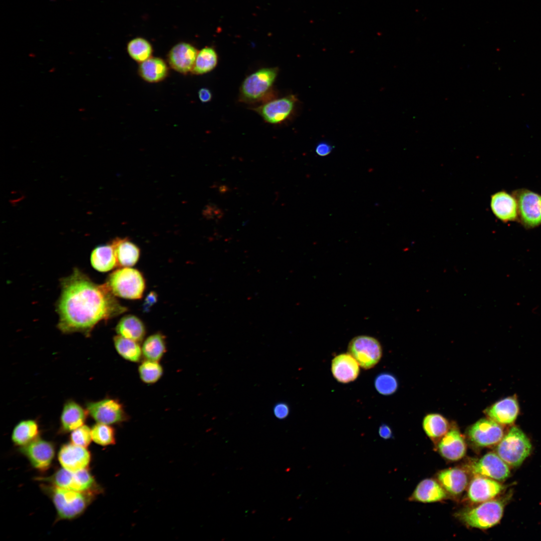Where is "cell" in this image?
<instances>
[{
	"label": "cell",
	"instance_id": "1f68e13d",
	"mask_svg": "<svg viewBox=\"0 0 541 541\" xmlns=\"http://www.w3.org/2000/svg\"><path fill=\"white\" fill-rule=\"evenodd\" d=\"M141 347L146 359L159 361L166 352L165 337L161 333L151 335L145 339Z\"/></svg>",
	"mask_w": 541,
	"mask_h": 541
},
{
	"label": "cell",
	"instance_id": "7c38bea8",
	"mask_svg": "<svg viewBox=\"0 0 541 541\" xmlns=\"http://www.w3.org/2000/svg\"><path fill=\"white\" fill-rule=\"evenodd\" d=\"M467 434L473 444L482 447L498 444L504 436L500 424L486 418L480 419L470 426Z\"/></svg>",
	"mask_w": 541,
	"mask_h": 541
},
{
	"label": "cell",
	"instance_id": "30bf717a",
	"mask_svg": "<svg viewBox=\"0 0 541 541\" xmlns=\"http://www.w3.org/2000/svg\"><path fill=\"white\" fill-rule=\"evenodd\" d=\"M88 414L97 422L109 425L119 424L128 419L123 404L118 400L105 398L86 404Z\"/></svg>",
	"mask_w": 541,
	"mask_h": 541
},
{
	"label": "cell",
	"instance_id": "8d00e7d4",
	"mask_svg": "<svg viewBox=\"0 0 541 541\" xmlns=\"http://www.w3.org/2000/svg\"><path fill=\"white\" fill-rule=\"evenodd\" d=\"M374 384L377 391L384 395H389L395 392L398 385L396 378L387 373H381L377 376Z\"/></svg>",
	"mask_w": 541,
	"mask_h": 541
},
{
	"label": "cell",
	"instance_id": "8992f818",
	"mask_svg": "<svg viewBox=\"0 0 541 541\" xmlns=\"http://www.w3.org/2000/svg\"><path fill=\"white\" fill-rule=\"evenodd\" d=\"M279 73L277 67L259 69L243 81L240 87L241 102L252 103L260 101L268 94Z\"/></svg>",
	"mask_w": 541,
	"mask_h": 541
},
{
	"label": "cell",
	"instance_id": "f1b7e54d",
	"mask_svg": "<svg viewBox=\"0 0 541 541\" xmlns=\"http://www.w3.org/2000/svg\"><path fill=\"white\" fill-rule=\"evenodd\" d=\"M39 433V425L36 420H22L14 427L12 440L15 445L22 447L38 438Z\"/></svg>",
	"mask_w": 541,
	"mask_h": 541
},
{
	"label": "cell",
	"instance_id": "b9f144b4",
	"mask_svg": "<svg viewBox=\"0 0 541 541\" xmlns=\"http://www.w3.org/2000/svg\"><path fill=\"white\" fill-rule=\"evenodd\" d=\"M198 96L201 102L207 103L210 101L212 98V94L210 91L206 88H202L199 90Z\"/></svg>",
	"mask_w": 541,
	"mask_h": 541
},
{
	"label": "cell",
	"instance_id": "9c48e42d",
	"mask_svg": "<svg viewBox=\"0 0 541 541\" xmlns=\"http://www.w3.org/2000/svg\"><path fill=\"white\" fill-rule=\"evenodd\" d=\"M517 204L518 216L526 228L541 224V195L526 189H519L512 194Z\"/></svg>",
	"mask_w": 541,
	"mask_h": 541
},
{
	"label": "cell",
	"instance_id": "f546056e",
	"mask_svg": "<svg viewBox=\"0 0 541 541\" xmlns=\"http://www.w3.org/2000/svg\"><path fill=\"white\" fill-rule=\"evenodd\" d=\"M422 425L425 433L434 441L438 442L450 429L447 419L436 413L427 415Z\"/></svg>",
	"mask_w": 541,
	"mask_h": 541
},
{
	"label": "cell",
	"instance_id": "9a60e30c",
	"mask_svg": "<svg viewBox=\"0 0 541 541\" xmlns=\"http://www.w3.org/2000/svg\"><path fill=\"white\" fill-rule=\"evenodd\" d=\"M503 489L502 484L495 480L474 475L467 487V497L472 503H481L492 499Z\"/></svg>",
	"mask_w": 541,
	"mask_h": 541
},
{
	"label": "cell",
	"instance_id": "7bdbcfd3",
	"mask_svg": "<svg viewBox=\"0 0 541 541\" xmlns=\"http://www.w3.org/2000/svg\"><path fill=\"white\" fill-rule=\"evenodd\" d=\"M156 294L154 292H151L146 299L145 305L147 307L151 306L156 301Z\"/></svg>",
	"mask_w": 541,
	"mask_h": 541
},
{
	"label": "cell",
	"instance_id": "52a82bcc",
	"mask_svg": "<svg viewBox=\"0 0 541 541\" xmlns=\"http://www.w3.org/2000/svg\"><path fill=\"white\" fill-rule=\"evenodd\" d=\"M46 480L58 487L78 491L100 493L101 490L87 468L72 471L63 468Z\"/></svg>",
	"mask_w": 541,
	"mask_h": 541
},
{
	"label": "cell",
	"instance_id": "8fae6325",
	"mask_svg": "<svg viewBox=\"0 0 541 541\" xmlns=\"http://www.w3.org/2000/svg\"><path fill=\"white\" fill-rule=\"evenodd\" d=\"M297 101L296 96L290 95L266 102L253 110L267 123L278 124L292 115Z\"/></svg>",
	"mask_w": 541,
	"mask_h": 541
},
{
	"label": "cell",
	"instance_id": "4316f807",
	"mask_svg": "<svg viewBox=\"0 0 541 541\" xmlns=\"http://www.w3.org/2000/svg\"><path fill=\"white\" fill-rule=\"evenodd\" d=\"M116 331L118 335L139 343L143 340L146 333L143 322L132 315L122 318L116 326Z\"/></svg>",
	"mask_w": 541,
	"mask_h": 541
},
{
	"label": "cell",
	"instance_id": "d6986e66",
	"mask_svg": "<svg viewBox=\"0 0 541 541\" xmlns=\"http://www.w3.org/2000/svg\"><path fill=\"white\" fill-rule=\"evenodd\" d=\"M490 206L494 215L500 221L507 222L518 218L516 200L513 195L500 191L491 196Z\"/></svg>",
	"mask_w": 541,
	"mask_h": 541
},
{
	"label": "cell",
	"instance_id": "60d3db41",
	"mask_svg": "<svg viewBox=\"0 0 541 541\" xmlns=\"http://www.w3.org/2000/svg\"><path fill=\"white\" fill-rule=\"evenodd\" d=\"M378 433L380 437L385 440L393 438V433L391 428L385 424L380 425Z\"/></svg>",
	"mask_w": 541,
	"mask_h": 541
},
{
	"label": "cell",
	"instance_id": "603a6c76",
	"mask_svg": "<svg viewBox=\"0 0 541 541\" xmlns=\"http://www.w3.org/2000/svg\"><path fill=\"white\" fill-rule=\"evenodd\" d=\"M86 409L74 400L64 404L60 416V430L62 432H71L84 424L88 415Z\"/></svg>",
	"mask_w": 541,
	"mask_h": 541
},
{
	"label": "cell",
	"instance_id": "74e56055",
	"mask_svg": "<svg viewBox=\"0 0 541 541\" xmlns=\"http://www.w3.org/2000/svg\"><path fill=\"white\" fill-rule=\"evenodd\" d=\"M70 439L72 443L87 448L92 440L91 428L84 424L71 431Z\"/></svg>",
	"mask_w": 541,
	"mask_h": 541
},
{
	"label": "cell",
	"instance_id": "ba28073f",
	"mask_svg": "<svg viewBox=\"0 0 541 541\" xmlns=\"http://www.w3.org/2000/svg\"><path fill=\"white\" fill-rule=\"evenodd\" d=\"M348 352L365 369L374 367L382 356L379 342L374 337L365 335L353 338L349 343Z\"/></svg>",
	"mask_w": 541,
	"mask_h": 541
},
{
	"label": "cell",
	"instance_id": "ffe728a7",
	"mask_svg": "<svg viewBox=\"0 0 541 541\" xmlns=\"http://www.w3.org/2000/svg\"><path fill=\"white\" fill-rule=\"evenodd\" d=\"M442 487L452 496H458L467 488L468 475L465 469L459 467L449 468L440 471L437 476Z\"/></svg>",
	"mask_w": 541,
	"mask_h": 541
},
{
	"label": "cell",
	"instance_id": "3957f363",
	"mask_svg": "<svg viewBox=\"0 0 541 541\" xmlns=\"http://www.w3.org/2000/svg\"><path fill=\"white\" fill-rule=\"evenodd\" d=\"M106 284L115 297L130 300L141 299L146 287L142 274L129 267L114 271L109 276Z\"/></svg>",
	"mask_w": 541,
	"mask_h": 541
},
{
	"label": "cell",
	"instance_id": "d590c367",
	"mask_svg": "<svg viewBox=\"0 0 541 541\" xmlns=\"http://www.w3.org/2000/svg\"><path fill=\"white\" fill-rule=\"evenodd\" d=\"M92 440L101 446H106L115 444L116 434L111 425L97 423L91 428Z\"/></svg>",
	"mask_w": 541,
	"mask_h": 541
},
{
	"label": "cell",
	"instance_id": "e0dca14e",
	"mask_svg": "<svg viewBox=\"0 0 541 541\" xmlns=\"http://www.w3.org/2000/svg\"><path fill=\"white\" fill-rule=\"evenodd\" d=\"M198 52L190 44L179 43L174 46L168 53L169 65L175 71L183 74L191 72Z\"/></svg>",
	"mask_w": 541,
	"mask_h": 541
},
{
	"label": "cell",
	"instance_id": "7402d4cb",
	"mask_svg": "<svg viewBox=\"0 0 541 541\" xmlns=\"http://www.w3.org/2000/svg\"><path fill=\"white\" fill-rule=\"evenodd\" d=\"M519 412L516 399L508 397L501 399L485 410L490 419L500 424H510L516 420Z\"/></svg>",
	"mask_w": 541,
	"mask_h": 541
},
{
	"label": "cell",
	"instance_id": "484cf974",
	"mask_svg": "<svg viewBox=\"0 0 541 541\" xmlns=\"http://www.w3.org/2000/svg\"><path fill=\"white\" fill-rule=\"evenodd\" d=\"M138 73L144 81L149 83H158L166 78L168 67L161 58L151 57L140 63Z\"/></svg>",
	"mask_w": 541,
	"mask_h": 541
},
{
	"label": "cell",
	"instance_id": "83f0119b",
	"mask_svg": "<svg viewBox=\"0 0 541 541\" xmlns=\"http://www.w3.org/2000/svg\"><path fill=\"white\" fill-rule=\"evenodd\" d=\"M90 260L93 268L100 272L110 271L117 266V259L112 244L96 247L91 253Z\"/></svg>",
	"mask_w": 541,
	"mask_h": 541
},
{
	"label": "cell",
	"instance_id": "f35d334b",
	"mask_svg": "<svg viewBox=\"0 0 541 541\" xmlns=\"http://www.w3.org/2000/svg\"><path fill=\"white\" fill-rule=\"evenodd\" d=\"M333 149L332 145L326 141H322L317 145L315 151L318 155L325 156L329 154Z\"/></svg>",
	"mask_w": 541,
	"mask_h": 541
},
{
	"label": "cell",
	"instance_id": "2e32d148",
	"mask_svg": "<svg viewBox=\"0 0 541 541\" xmlns=\"http://www.w3.org/2000/svg\"><path fill=\"white\" fill-rule=\"evenodd\" d=\"M91 454L86 448L74 444L63 445L58 459L63 468L72 471L87 468L91 461Z\"/></svg>",
	"mask_w": 541,
	"mask_h": 541
},
{
	"label": "cell",
	"instance_id": "6da1fadb",
	"mask_svg": "<svg viewBox=\"0 0 541 541\" xmlns=\"http://www.w3.org/2000/svg\"><path fill=\"white\" fill-rule=\"evenodd\" d=\"M61 293L56 305L58 329L63 333H81L89 336L95 326L127 310L107 285L93 282L77 268L61 281Z\"/></svg>",
	"mask_w": 541,
	"mask_h": 541
},
{
	"label": "cell",
	"instance_id": "e575fe53",
	"mask_svg": "<svg viewBox=\"0 0 541 541\" xmlns=\"http://www.w3.org/2000/svg\"><path fill=\"white\" fill-rule=\"evenodd\" d=\"M141 380L146 384L156 383L162 376L163 370L159 361L146 360L138 367Z\"/></svg>",
	"mask_w": 541,
	"mask_h": 541
},
{
	"label": "cell",
	"instance_id": "5b68a950",
	"mask_svg": "<svg viewBox=\"0 0 541 541\" xmlns=\"http://www.w3.org/2000/svg\"><path fill=\"white\" fill-rule=\"evenodd\" d=\"M504 504L500 499H491L465 509L457 517L469 527L486 529L497 524L502 518Z\"/></svg>",
	"mask_w": 541,
	"mask_h": 541
},
{
	"label": "cell",
	"instance_id": "5bb4252c",
	"mask_svg": "<svg viewBox=\"0 0 541 541\" xmlns=\"http://www.w3.org/2000/svg\"><path fill=\"white\" fill-rule=\"evenodd\" d=\"M20 451L35 468L41 471L50 468L55 453V447L52 442L39 438L20 447Z\"/></svg>",
	"mask_w": 541,
	"mask_h": 541
},
{
	"label": "cell",
	"instance_id": "44dd1931",
	"mask_svg": "<svg viewBox=\"0 0 541 541\" xmlns=\"http://www.w3.org/2000/svg\"><path fill=\"white\" fill-rule=\"evenodd\" d=\"M331 371L337 381L348 383L355 380L360 373L359 365L349 353L336 356L332 361Z\"/></svg>",
	"mask_w": 541,
	"mask_h": 541
},
{
	"label": "cell",
	"instance_id": "d4e9b609",
	"mask_svg": "<svg viewBox=\"0 0 541 541\" xmlns=\"http://www.w3.org/2000/svg\"><path fill=\"white\" fill-rule=\"evenodd\" d=\"M114 247L119 267H130L135 264L140 257L139 248L128 239L117 238L111 243Z\"/></svg>",
	"mask_w": 541,
	"mask_h": 541
},
{
	"label": "cell",
	"instance_id": "cb8c5ba5",
	"mask_svg": "<svg viewBox=\"0 0 541 541\" xmlns=\"http://www.w3.org/2000/svg\"><path fill=\"white\" fill-rule=\"evenodd\" d=\"M447 495V492L438 481L432 478H426L418 483L409 499L431 503L443 500Z\"/></svg>",
	"mask_w": 541,
	"mask_h": 541
},
{
	"label": "cell",
	"instance_id": "7a4b0ae2",
	"mask_svg": "<svg viewBox=\"0 0 541 541\" xmlns=\"http://www.w3.org/2000/svg\"><path fill=\"white\" fill-rule=\"evenodd\" d=\"M51 498L59 519H72L79 516L91 503L97 493L81 492L58 487L43 485Z\"/></svg>",
	"mask_w": 541,
	"mask_h": 541
},
{
	"label": "cell",
	"instance_id": "4dcf8cb0",
	"mask_svg": "<svg viewBox=\"0 0 541 541\" xmlns=\"http://www.w3.org/2000/svg\"><path fill=\"white\" fill-rule=\"evenodd\" d=\"M113 342L117 352L124 359L134 363L140 361L143 354L139 342L118 335L114 336Z\"/></svg>",
	"mask_w": 541,
	"mask_h": 541
},
{
	"label": "cell",
	"instance_id": "836d02e7",
	"mask_svg": "<svg viewBox=\"0 0 541 541\" xmlns=\"http://www.w3.org/2000/svg\"><path fill=\"white\" fill-rule=\"evenodd\" d=\"M127 50L129 56L139 63L151 57L153 53L151 44L142 38H136L129 41Z\"/></svg>",
	"mask_w": 541,
	"mask_h": 541
},
{
	"label": "cell",
	"instance_id": "4fadbf2b",
	"mask_svg": "<svg viewBox=\"0 0 541 541\" xmlns=\"http://www.w3.org/2000/svg\"><path fill=\"white\" fill-rule=\"evenodd\" d=\"M470 470L474 475H480L496 481H503L510 475L508 465L494 452L484 455L470 466Z\"/></svg>",
	"mask_w": 541,
	"mask_h": 541
},
{
	"label": "cell",
	"instance_id": "277c9868",
	"mask_svg": "<svg viewBox=\"0 0 541 541\" xmlns=\"http://www.w3.org/2000/svg\"><path fill=\"white\" fill-rule=\"evenodd\" d=\"M531 444L524 432L517 427H511L496 447V453L509 466L520 465L529 456Z\"/></svg>",
	"mask_w": 541,
	"mask_h": 541
},
{
	"label": "cell",
	"instance_id": "d6a6232c",
	"mask_svg": "<svg viewBox=\"0 0 541 541\" xmlns=\"http://www.w3.org/2000/svg\"><path fill=\"white\" fill-rule=\"evenodd\" d=\"M218 56L211 47H205L198 52L192 73L203 75L211 72L216 66Z\"/></svg>",
	"mask_w": 541,
	"mask_h": 541
},
{
	"label": "cell",
	"instance_id": "ac0fdd59",
	"mask_svg": "<svg viewBox=\"0 0 541 541\" xmlns=\"http://www.w3.org/2000/svg\"><path fill=\"white\" fill-rule=\"evenodd\" d=\"M437 450L445 459L455 461L465 455L467 446L458 429L451 428L438 442Z\"/></svg>",
	"mask_w": 541,
	"mask_h": 541
},
{
	"label": "cell",
	"instance_id": "ab89813d",
	"mask_svg": "<svg viewBox=\"0 0 541 541\" xmlns=\"http://www.w3.org/2000/svg\"><path fill=\"white\" fill-rule=\"evenodd\" d=\"M274 412L278 418L284 419L287 417L289 414V407L285 403L278 404L274 408Z\"/></svg>",
	"mask_w": 541,
	"mask_h": 541
}]
</instances>
